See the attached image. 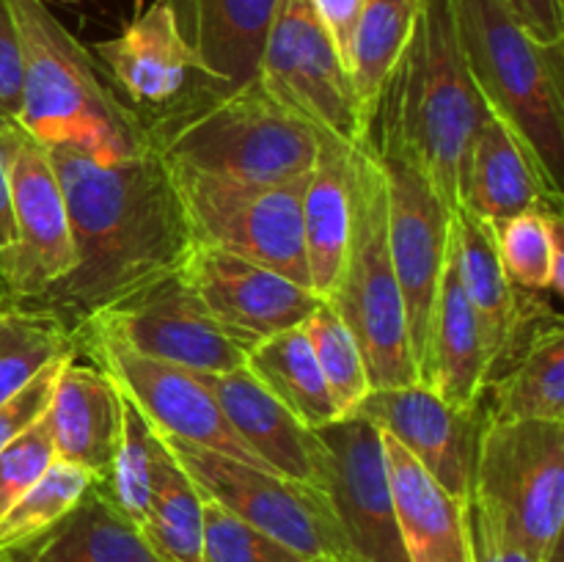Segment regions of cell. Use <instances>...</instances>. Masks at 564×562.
<instances>
[{"mask_svg": "<svg viewBox=\"0 0 564 562\" xmlns=\"http://www.w3.org/2000/svg\"><path fill=\"white\" fill-rule=\"evenodd\" d=\"M485 110L463 58L452 0H422L411 39L380 91L369 141L416 165L455 209L460 163Z\"/></svg>", "mask_w": 564, "mask_h": 562, "instance_id": "7a4b0ae2", "label": "cell"}, {"mask_svg": "<svg viewBox=\"0 0 564 562\" xmlns=\"http://www.w3.org/2000/svg\"><path fill=\"white\" fill-rule=\"evenodd\" d=\"M198 61V80L235 91L259 77L279 0H165Z\"/></svg>", "mask_w": 564, "mask_h": 562, "instance_id": "44dd1931", "label": "cell"}, {"mask_svg": "<svg viewBox=\"0 0 564 562\" xmlns=\"http://www.w3.org/2000/svg\"><path fill=\"white\" fill-rule=\"evenodd\" d=\"M147 147L171 169L286 182L312 174L319 130L275 102L262 83L215 91L196 80L182 97L141 116Z\"/></svg>", "mask_w": 564, "mask_h": 562, "instance_id": "3957f363", "label": "cell"}, {"mask_svg": "<svg viewBox=\"0 0 564 562\" xmlns=\"http://www.w3.org/2000/svg\"><path fill=\"white\" fill-rule=\"evenodd\" d=\"M22 102V44L9 0H0V116L17 119Z\"/></svg>", "mask_w": 564, "mask_h": 562, "instance_id": "60d3db41", "label": "cell"}, {"mask_svg": "<svg viewBox=\"0 0 564 562\" xmlns=\"http://www.w3.org/2000/svg\"><path fill=\"white\" fill-rule=\"evenodd\" d=\"M163 450V435L149 424V419L121 395V435L116 446L113 468L105 485L113 505L141 529L152 496L154 461Z\"/></svg>", "mask_w": 564, "mask_h": 562, "instance_id": "d590c367", "label": "cell"}, {"mask_svg": "<svg viewBox=\"0 0 564 562\" xmlns=\"http://www.w3.org/2000/svg\"><path fill=\"white\" fill-rule=\"evenodd\" d=\"M350 242L330 303L352 331L375 389L416 383L405 309L389 251L386 180L369 138L350 147Z\"/></svg>", "mask_w": 564, "mask_h": 562, "instance_id": "8992f818", "label": "cell"}, {"mask_svg": "<svg viewBox=\"0 0 564 562\" xmlns=\"http://www.w3.org/2000/svg\"><path fill=\"white\" fill-rule=\"evenodd\" d=\"M466 527L468 545H471V562H538L474 499L466 505Z\"/></svg>", "mask_w": 564, "mask_h": 562, "instance_id": "ab89813d", "label": "cell"}, {"mask_svg": "<svg viewBox=\"0 0 564 562\" xmlns=\"http://www.w3.org/2000/svg\"><path fill=\"white\" fill-rule=\"evenodd\" d=\"M204 496L163 441L141 534L163 562H202Z\"/></svg>", "mask_w": 564, "mask_h": 562, "instance_id": "1f68e13d", "label": "cell"}, {"mask_svg": "<svg viewBox=\"0 0 564 562\" xmlns=\"http://www.w3.org/2000/svg\"><path fill=\"white\" fill-rule=\"evenodd\" d=\"M14 554L28 562H163L102 483L88 485L55 527Z\"/></svg>", "mask_w": 564, "mask_h": 562, "instance_id": "83f0119b", "label": "cell"}, {"mask_svg": "<svg viewBox=\"0 0 564 562\" xmlns=\"http://www.w3.org/2000/svg\"><path fill=\"white\" fill-rule=\"evenodd\" d=\"M301 328L306 334L308 345H312L330 397H334L336 413H339V419L352 417L358 406L367 400L369 391H372L367 361H364V353L358 347L356 336L341 323V317L330 309L328 301L319 303L303 320Z\"/></svg>", "mask_w": 564, "mask_h": 562, "instance_id": "836d02e7", "label": "cell"}, {"mask_svg": "<svg viewBox=\"0 0 564 562\" xmlns=\"http://www.w3.org/2000/svg\"><path fill=\"white\" fill-rule=\"evenodd\" d=\"M55 461V446L44 417L0 450V516L42 477Z\"/></svg>", "mask_w": 564, "mask_h": 562, "instance_id": "74e56055", "label": "cell"}, {"mask_svg": "<svg viewBox=\"0 0 564 562\" xmlns=\"http://www.w3.org/2000/svg\"><path fill=\"white\" fill-rule=\"evenodd\" d=\"M0 562H28V560H22V556L14 554V551H0Z\"/></svg>", "mask_w": 564, "mask_h": 562, "instance_id": "f6af8a7d", "label": "cell"}, {"mask_svg": "<svg viewBox=\"0 0 564 562\" xmlns=\"http://www.w3.org/2000/svg\"><path fill=\"white\" fill-rule=\"evenodd\" d=\"M317 435L325 446L323 488L352 560L408 562L380 430L356 413L325 424Z\"/></svg>", "mask_w": 564, "mask_h": 562, "instance_id": "5bb4252c", "label": "cell"}, {"mask_svg": "<svg viewBox=\"0 0 564 562\" xmlns=\"http://www.w3.org/2000/svg\"><path fill=\"white\" fill-rule=\"evenodd\" d=\"M14 242V215H11V193L9 176H6L3 154H0V251Z\"/></svg>", "mask_w": 564, "mask_h": 562, "instance_id": "ee69618b", "label": "cell"}, {"mask_svg": "<svg viewBox=\"0 0 564 562\" xmlns=\"http://www.w3.org/2000/svg\"><path fill=\"white\" fill-rule=\"evenodd\" d=\"M31 3H44V0H31ZM64 3H80V0H64Z\"/></svg>", "mask_w": 564, "mask_h": 562, "instance_id": "7dc6e473", "label": "cell"}, {"mask_svg": "<svg viewBox=\"0 0 564 562\" xmlns=\"http://www.w3.org/2000/svg\"><path fill=\"white\" fill-rule=\"evenodd\" d=\"M488 419L564 422V331L554 309L529 295L527 312L505 356L488 375Z\"/></svg>", "mask_w": 564, "mask_h": 562, "instance_id": "ffe728a7", "label": "cell"}, {"mask_svg": "<svg viewBox=\"0 0 564 562\" xmlns=\"http://www.w3.org/2000/svg\"><path fill=\"white\" fill-rule=\"evenodd\" d=\"M457 207L499 224L529 209H560L562 191L545 180L516 130L488 108L460 163Z\"/></svg>", "mask_w": 564, "mask_h": 562, "instance_id": "ac0fdd59", "label": "cell"}, {"mask_svg": "<svg viewBox=\"0 0 564 562\" xmlns=\"http://www.w3.org/2000/svg\"><path fill=\"white\" fill-rule=\"evenodd\" d=\"M452 11L479 97L516 130L545 180L562 191V44L534 42L501 0H452Z\"/></svg>", "mask_w": 564, "mask_h": 562, "instance_id": "5b68a950", "label": "cell"}, {"mask_svg": "<svg viewBox=\"0 0 564 562\" xmlns=\"http://www.w3.org/2000/svg\"><path fill=\"white\" fill-rule=\"evenodd\" d=\"M0 154L14 215V242L0 251V287L9 301H42L75 268L64 191L50 149L6 116Z\"/></svg>", "mask_w": 564, "mask_h": 562, "instance_id": "8fae6325", "label": "cell"}, {"mask_svg": "<svg viewBox=\"0 0 564 562\" xmlns=\"http://www.w3.org/2000/svg\"><path fill=\"white\" fill-rule=\"evenodd\" d=\"M350 147L319 132V152L303 193V248L314 295L334 292L350 242Z\"/></svg>", "mask_w": 564, "mask_h": 562, "instance_id": "4316f807", "label": "cell"}, {"mask_svg": "<svg viewBox=\"0 0 564 562\" xmlns=\"http://www.w3.org/2000/svg\"><path fill=\"white\" fill-rule=\"evenodd\" d=\"M494 226L496 251L512 287L527 292L564 290L560 209L543 207L512 215Z\"/></svg>", "mask_w": 564, "mask_h": 562, "instance_id": "d6a6232c", "label": "cell"}, {"mask_svg": "<svg viewBox=\"0 0 564 562\" xmlns=\"http://www.w3.org/2000/svg\"><path fill=\"white\" fill-rule=\"evenodd\" d=\"M375 154L386 180L391 264L402 292L411 356L419 369L449 248L452 209L441 202L435 187L416 165L378 149Z\"/></svg>", "mask_w": 564, "mask_h": 562, "instance_id": "9a60e30c", "label": "cell"}, {"mask_svg": "<svg viewBox=\"0 0 564 562\" xmlns=\"http://www.w3.org/2000/svg\"><path fill=\"white\" fill-rule=\"evenodd\" d=\"M163 441L202 496L218 501L306 560H352L328 494L319 485L264 472L171 435H163Z\"/></svg>", "mask_w": 564, "mask_h": 562, "instance_id": "9c48e42d", "label": "cell"}, {"mask_svg": "<svg viewBox=\"0 0 564 562\" xmlns=\"http://www.w3.org/2000/svg\"><path fill=\"white\" fill-rule=\"evenodd\" d=\"M91 483L94 477L86 468L55 457L47 472L0 516V551L22 549L55 527Z\"/></svg>", "mask_w": 564, "mask_h": 562, "instance_id": "e575fe53", "label": "cell"}, {"mask_svg": "<svg viewBox=\"0 0 564 562\" xmlns=\"http://www.w3.org/2000/svg\"><path fill=\"white\" fill-rule=\"evenodd\" d=\"M380 435L408 562H471L466 505L446 494L400 441L383 430Z\"/></svg>", "mask_w": 564, "mask_h": 562, "instance_id": "d4e9b609", "label": "cell"}, {"mask_svg": "<svg viewBox=\"0 0 564 562\" xmlns=\"http://www.w3.org/2000/svg\"><path fill=\"white\" fill-rule=\"evenodd\" d=\"M50 154L75 268L39 301L42 306L83 320L180 268L191 237L169 171L152 149L110 165L72 147H53Z\"/></svg>", "mask_w": 564, "mask_h": 562, "instance_id": "6da1fadb", "label": "cell"}, {"mask_svg": "<svg viewBox=\"0 0 564 562\" xmlns=\"http://www.w3.org/2000/svg\"><path fill=\"white\" fill-rule=\"evenodd\" d=\"M64 361L66 358L50 364L47 369H42V372L31 380V383H25L20 391H14L9 400L0 402V450L9 446L17 435L25 433L31 424H36L39 419L47 413L50 397H53V386L55 380H58V372L61 367H64Z\"/></svg>", "mask_w": 564, "mask_h": 562, "instance_id": "f35d334b", "label": "cell"}, {"mask_svg": "<svg viewBox=\"0 0 564 562\" xmlns=\"http://www.w3.org/2000/svg\"><path fill=\"white\" fill-rule=\"evenodd\" d=\"M308 562H356V560H345V556H314Z\"/></svg>", "mask_w": 564, "mask_h": 562, "instance_id": "bcb514c9", "label": "cell"}, {"mask_svg": "<svg viewBox=\"0 0 564 562\" xmlns=\"http://www.w3.org/2000/svg\"><path fill=\"white\" fill-rule=\"evenodd\" d=\"M257 80L314 130L347 147L369 138L347 66L314 0H279Z\"/></svg>", "mask_w": 564, "mask_h": 562, "instance_id": "30bf717a", "label": "cell"}, {"mask_svg": "<svg viewBox=\"0 0 564 562\" xmlns=\"http://www.w3.org/2000/svg\"><path fill=\"white\" fill-rule=\"evenodd\" d=\"M356 413L400 441L446 494L463 505L471 501L485 424L482 406L455 408L416 380L369 391Z\"/></svg>", "mask_w": 564, "mask_h": 562, "instance_id": "2e32d148", "label": "cell"}, {"mask_svg": "<svg viewBox=\"0 0 564 562\" xmlns=\"http://www.w3.org/2000/svg\"><path fill=\"white\" fill-rule=\"evenodd\" d=\"M523 31L543 47L564 44V0H501Z\"/></svg>", "mask_w": 564, "mask_h": 562, "instance_id": "b9f144b4", "label": "cell"}, {"mask_svg": "<svg viewBox=\"0 0 564 562\" xmlns=\"http://www.w3.org/2000/svg\"><path fill=\"white\" fill-rule=\"evenodd\" d=\"M77 350V334L66 328L55 309L0 303V402Z\"/></svg>", "mask_w": 564, "mask_h": 562, "instance_id": "4dcf8cb0", "label": "cell"}, {"mask_svg": "<svg viewBox=\"0 0 564 562\" xmlns=\"http://www.w3.org/2000/svg\"><path fill=\"white\" fill-rule=\"evenodd\" d=\"M246 369L308 430H319L339 419L301 325L264 336L248 347Z\"/></svg>", "mask_w": 564, "mask_h": 562, "instance_id": "f1b7e54d", "label": "cell"}, {"mask_svg": "<svg viewBox=\"0 0 564 562\" xmlns=\"http://www.w3.org/2000/svg\"><path fill=\"white\" fill-rule=\"evenodd\" d=\"M419 6L422 0H361L347 50V75L369 127L378 110L380 91L416 25Z\"/></svg>", "mask_w": 564, "mask_h": 562, "instance_id": "f546056e", "label": "cell"}, {"mask_svg": "<svg viewBox=\"0 0 564 562\" xmlns=\"http://www.w3.org/2000/svg\"><path fill=\"white\" fill-rule=\"evenodd\" d=\"M319 17H323L325 28L334 36L336 47H339L341 61L347 66V50H350V36L352 25H356L358 9H361V0H314Z\"/></svg>", "mask_w": 564, "mask_h": 562, "instance_id": "7bdbcfd3", "label": "cell"}, {"mask_svg": "<svg viewBox=\"0 0 564 562\" xmlns=\"http://www.w3.org/2000/svg\"><path fill=\"white\" fill-rule=\"evenodd\" d=\"M94 50L138 116L171 105L198 77L196 55L182 39L165 0H154L119 36Z\"/></svg>", "mask_w": 564, "mask_h": 562, "instance_id": "7402d4cb", "label": "cell"}, {"mask_svg": "<svg viewBox=\"0 0 564 562\" xmlns=\"http://www.w3.org/2000/svg\"><path fill=\"white\" fill-rule=\"evenodd\" d=\"M83 320L113 331L132 350L187 372L246 367L248 345L204 309L180 268Z\"/></svg>", "mask_w": 564, "mask_h": 562, "instance_id": "4fadbf2b", "label": "cell"}, {"mask_svg": "<svg viewBox=\"0 0 564 562\" xmlns=\"http://www.w3.org/2000/svg\"><path fill=\"white\" fill-rule=\"evenodd\" d=\"M449 253L463 292H466L468 303L479 320V328H482L490 375L494 364L510 347L532 292L510 284L505 268H501L499 251H496L494 226L463 207L452 209Z\"/></svg>", "mask_w": 564, "mask_h": 562, "instance_id": "484cf974", "label": "cell"}, {"mask_svg": "<svg viewBox=\"0 0 564 562\" xmlns=\"http://www.w3.org/2000/svg\"><path fill=\"white\" fill-rule=\"evenodd\" d=\"M180 275L209 314L248 347L301 325L323 298L308 287L237 253L209 246L187 248Z\"/></svg>", "mask_w": 564, "mask_h": 562, "instance_id": "e0dca14e", "label": "cell"}, {"mask_svg": "<svg viewBox=\"0 0 564 562\" xmlns=\"http://www.w3.org/2000/svg\"><path fill=\"white\" fill-rule=\"evenodd\" d=\"M22 44L20 121L47 149L72 147L99 163L138 158L147 147L141 116L97 75L88 50L44 3L9 0Z\"/></svg>", "mask_w": 564, "mask_h": 562, "instance_id": "277c9868", "label": "cell"}, {"mask_svg": "<svg viewBox=\"0 0 564 562\" xmlns=\"http://www.w3.org/2000/svg\"><path fill=\"white\" fill-rule=\"evenodd\" d=\"M488 367L490 358L485 350L482 328H479L477 314L463 292L455 262L446 248L427 345H424V356L416 369L419 383L433 389L449 406L474 408L482 406Z\"/></svg>", "mask_w": 564, "mask_h": 562, "instance_id": "cb8c5ba5", "label": "cell"}, {"mask_svg": "<svg viewBox=\"0 0 564 562\" xmlns=\"http://www.w3.org/2000/svg\"><path fill=\"white\" fill-rule=\"evenodd\" d=\"M474 501L538 562H560L564 422L488 419L479 435Z\"/></svg>", "mask_w": 564, "mask_h": 562, "instance_id": "52a82bcc", "label": "cell"}, {"mask_svg": "<svg viewBox=\"0 0 564 562\" xmlns=\"http://www.w3.org/2000/svg\"><path fill=\"white\" fill-rule=\"evenodd\" d=\"M202 562H308L290 545L204 496Z\"/></svg>", "mask_w": 564, "mask_h": 562, "instance_id": "8d00e7d4", "label": "cell"}, {"mask_svg": "<svg viewBox=\"0 0 564 562\" xmlns=\"http://www.w3.org/2000/svg\"><path fill=\"white\" fill-rule=\"evenodd\" d=\"M191 375L215 397L226 422L270 472L323 488L325 446L317 430L292 417L246 367Z\"/></svg>", "mask_w": 564, "mask_h": 562, "instance_id": "d6986e66", "label": "cell"}, {"mask_svg": "<svg viewBox=\"0 0 564 562\" xmlns=\"http://www.w3.org/2000/svg\"><path fill=\"white\" fill-rule=\"evenodd\" d=\"M44 422L55 457L108 483L121 435V391L99 367L66 358L53 386Z\"/></svg>", "mask_w": 564, "mask_h": 562, "instance_id": "603a6c76", "label": "cell"}, {"mask_svg": "<svg viewBox=\"0 0 564 562\" xmlns=\"http://www.w3.org/2000/svg\"><path fill=\"white\" fill-rule=\"evenodd\" d=\"M165 171L193 246L237 253L308 287L303 248V193L308 174L286 182H248L171 165Z\"/></svg>", "mask_w": 564, "mask_h": 562, "instance_id": "ba28073f", "label": "cell"}, {"mask_svg": "<svg viewBox=\"0 0 564 562\" xmlns=\"http://www.w3.org/2000/svg\"><path fill=\"white\" fill-rule=\"evenodd\" d=\"M77 347L94 358V367L102 369L116 389L149 419L160 435L182 439L202 450L220 452L231 461L248 463L270 472L226 422L215 397L193 378L187 369L174 364L154 361L132 350L121 336L97 323L80 320Z\"/></svg>", "mask_w": 564, "mask_h": 562, "instance_id": "7c38bea8", "label": "cell"}]
</instances>
